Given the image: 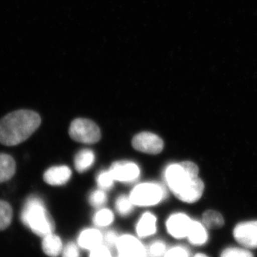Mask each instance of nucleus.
Instances as JSON below:
<instances>
[{
    "mask_svg": "<svg viewBox=\"0 0 257 257\" xmlns=\"http://www.w3.org/2000/svg\"><path fill=\"white\" fill-rule=\"evenodd\" d=\"M41 124V117L35 111L20 109L0 119V143L16 146L26 141Z\"/></svg>",
    "mask_w": 257,
    "mask_h": 257,
    "instance_id": "obj_1",
    "label": "nucleus"
},
{
    "mask_svg": "<svg viewBox=\"0 0 257 257\" xmlns=\"http://www.w3.org/2000/svg\"><path fill=\"white\" fill-rule=\"evenodd\" d=\"M20 219L23 224L34 234L41 237L55 231V221L42 199L35 196H32L27 199Z\"/></svg>",
    "mask_w": 257,
    "mask_h": 257,
    "instance_id": "obj_2",
    "label": "nucleus"
},
{
    "mask_svg": "<svg viewBox=\"0 0 257 257\" xmlns=\"http://www.w3.org/2000/svg\"><path fill=\"white\" fill-rule=\"evenodd\" d=\"M198 175L197 166L192 162L186 161L169 166L165 171V179L172 192L177 196L194 179L199 177Z\"/></svg>",
    "mask_w": 257,
    "mask_h": 257,
    "instance_id": "obj_3",
    "label": "nucleus"
},
{
    "mask_svg": "<svg viewBox=\"0 0 257 257\" xmlns=\"http://www.w3.org/2000/svg\"><path fill=\"white\" fill-rule=\"evenodd\" d=\"M165 197V188L156 183L139 184L133 189L130 196L134 205L140 207L156 205Z\"/></svg>",
    "mask_w": 257,
    "mask_h": 257,
    "instance_id": "obj_4",
    "label": "nucleus"
},
{
    "mask_svg": "<svg viewBox=\"0 0 257 257\" xmlns=\"http://www.w3.org/2000/svg\"><path fill=\"white\" fill-rule=\"evenodd\" d=\"M69 135L75 141L84 144L96 143L101 138L97 125L86 119L74 120L69 127Z\"/></svg>",
    "mask_w": 257,
    "mask_h": 257,
    "instance_id": "obj_5",
    "label": "nucleus"
},
{
    "mask_svg": "<svg viewBox=\"0 0 257 257\" xmlns=\"http://www.w3.org/2000/svg\"><path fill=\"white\" fill-rule=\"evenodd\" d=\"M114 249L117 257H148L147 246L137 235H119Z\"/></svg>",
    "mask_w": 257,
    "mask_h": 257,
    "instance_id": "obj_6",
    "label": "nucleus"
},
{
    "mask_svg": "<svg viewBox=\"0 0 257 257\" xmlns=\"http://www.w3.org/2000/svg\"><path fill=\"white\" fill-rule=\"evenodd\" d=\"M234 237L239 244L247 248H257V221H245L235 226Z\"/></svg>",
    "mask_w": 257,
    "mask_h": 257,
    "instance_id": "obj_7",
    "label": "nucleus"
},
{
    "mask_svg": "<svg viewBox=\"0 0 257 257\" xmlns=\"http://www.w3.org/2000/svg\"><path fill=\"white\" fill-rule=\"evenodd\" d=\"M192 222V219L185 214L176 213L167 219L166 228L171 236L175 239H182L187 237Z\"/></svg>",
    "mask_w": 257,
    "mask_h": 257,
    "instance_id": "obj_8",
    "label": "nucleus"
},
{
    "mask_svg": "<svg viewBox=\"0 0 257 257\" xmlns=\"http://www.w3.org/2000/svg\"><path fill=\"white\" fill-rule=\"evenodd\" d=\"M133 145L138 151L156 155L163 150L164 143L162 139L155 134L142 133L134 138Z\"/></svg>",
    "mask_w": 257,
    "mask_h": 257,
    "instance_id": "obj_9",
    "label": "nucleus"
},
{
    "mask_svg": "<svg viewBox=\"0 0 257 257\" xmlns=\"http://www.w3.org/2000/svg\"><path fill=\"white\" fill-rule=\"evenodd\" d=\"M109 172L114 180L122 182H133L139 178L140 168L136 164L130 162H115Z\"/></svg>",
    "mask_w": 257,
    "mask_h": 257,
    "instance_id": "obj_10",
    "label": "nucleus"
},
{
    "mask_svg": "<svg viewBox=\"0 0 257 257\" xmlns=\"http://www.w3.org/2000/svg\"><path fill=\"white\" fill-rule=\"evenodd\" d=\"M76 243L83 251L89 252L104 243V234L97 228H87L79 232Z\"/></svg>",
    "mask_w": 257,
    "mask_h": 257,
    "instance_id": "obj_11",
    "label": "nucleus"
},
{
    "mask_svg": "<svg viewBox=\"0 0 257 257\" xmlns=\"http://www.w3.org/2000/svg\"><path fill=\"white\" fill-rule=\"evenodd\" d=\"M157 231V217L150 212L142 215L136 225V234L140 239H147L156 234Z\"/></svg>",
    "mask_w": 257,
    "mask_h": 257,
    "instance_id": "obj_12",
    "label": "nucleus"
},
{
    "mask_svg": "<svg viewBox=\"0 0 257 257\" xmlns=\"http://www.w3.org/2000/svg\"><path fill=\"white\" fill-rule=\"evenodd\" d=\"M72 172L67 166L51 167L44 174V180L52 186H60L67 183L71 178Z\"/></svg>",
    "mask_w": 257,
    "mask_h": 257,
    "instance_id": "obj_13",
    "label": "nucleus"
},
{
    "mask_svg": "<svg viewBox=\"0 0 257 257\" xmlns=\"http://www.w3.org/2000/svg\"><path fill=\"white\" fill-rule=\"evenodd\" d=\"M204 189V182L202 179L197 177L176 197L184 202L194 203L202 197Z\"/></svg>",
    "mask_w": 257,
    "mask_h": 257,
    "instance_id": "obj_14",
    "label": "nucleus"
},
{
    "mask_svg": "<svg viewBox=\"0 0 257 257\" xmlns=\"http://www.w3.org/2000/svg\"><path fill=\"white\" fill-rule=\"evenodd\" d=\"M64 246L62 239L54 232L42 237V251L49 257L61 256Z\"/></svg>",
    "mask_w": 257,
    "mask_h": 257,
    "instance_id": "obj_15",
    "label": "nucleus"
},
{
    "mask_svg": "<svg viewBox=\"0 0 257 257\" xmlns=\"http://www.w3.org/2000/svg\"><path fill=\"white\" fill-rule=\"evenodd\" d=\"M187 238L194 246H202L207 243L208 234L204 225L199 221L192 220Z\"/></svg>",
    "mask_w": 257,
    "mask_h": 257,
    "instance_id": "obj_16",
    "label": "nucleus"
},
{
    "mask_svg": "<svg viewBox=\"0 0 257 257\" xmlns=\"http://www.w3.org/2000/svg\"><path fill=\"white\" fill-rule=\"evenodd\" d=\"M16 172V162L8 154L0 153V183L9 181Z\"/></svg>",
    "mask_w": 257,
    "mask_h": 257,
    "instance_id": "obj_17",
    "label": "nucleus"
},
{
    "mask_svg": "<svg viewBox=\"0 0 257 257\" xmlns=\"http://www.w3.org/2000/svg\"><path fill=\"white\" fill-rule=\"evenodd\" d=\"M95 160L94 152L90 150H83L76 155L74 165L79 172L87 171L92 167Z\"/></svg>",
    "mask_w": 257,
    "mask_h": 257,
    "instance_id": "obj_18",
    "label": "nucleus"
},
{
    "mask_svg": "<svg viewBox=\"0 0 257 257\" xmlns=\"http://www.w3.org/2000/svg\"><path fill=\"white\" fill-rule=\"evenodd\" d=\"M202 224L207 229H219L224 224V218L218 211L208 210L203 214Z\"/></svg>",
    "mask_w": 257,
    "mask_h": 257,
    "instance_id": "obj_19",
    "label": "nucleus"
},
{
    "mask_svg": "<svg viewBox=\"0 0 257 257\" xmlns=\"http://www.w3.org/2000/svg\"><path fill=\"white\" fill-rule=\"evenodd\" d=\"M114 214L108 209H101L93 216V222L97 227H107L114 222Z\"/></svg>",
    "mask_w": 257,
    "mask_h": 257,
    "instance_id": "obj_20",
    "label": "nucleus"
},
{
    "mask_svg": "<svg viewBox=\"0 0 257 257\" xmlns=\"http://www.w3.org/2000/svg\"><path fill=\"white\" fill-rule=\"evenodd\" d=\"M13 208L9 203L0 200V231L5 230L13 220Z\"/></svg>",
    "mask_w": 257,
    "mask_h": 257,
    "instance_id": "obj_21",
    "label": "nucleus"
},
{
    "mask_svg": "<svg viewBox=\"0 0 257 257\" xmlns=\"http://www.w3.org/2000/svg\"><path fill=\"white\" fill-rule=\"evenodd\" d=\"M168 248L165 241L155 240L147 246V255L150 257H163Z\"/></svg>",
    "mask_w": 257,
    "mask_h": 257,
    "instance_id": "obj_22",
    "label": "nucleus"
},
{
    "mask_svg": "<svg viewBox=\"0 0 257 257\" xmlns=\"http://www.w3.org/2000/svg\"><path fill=\"white\" fill-rule=\"evenodd\" d=\"M115 207L120 215L126 216L131 214L133 210L134 204L130 197L121 195L116 199Z\"/></svg>",
    "mask_w": 257,
    "mask_h": 257,
    "instance_id": "obj_23",
    "label": "nucleus"
},
{
    "mask_svg": "<svg viewBox=\"0 0 257 257\" xmlns=\"http://www.w3.org/2000/svg\"><path fill=\"white\" fill-rule=\"evenodd\" d=\"M220 257H253V255L246 248L230 247L224 249Z\"/></svg>",
    "mask_w": 257,
    "mask_h": 257,
    "instance_id": "obj_24",
    "label": "nucleus"
},
{
    "mask_svg": "<svg viewBox=\"0 0 257 257\" xmlns=\"http://www.w3.org/2000/svg\"><path fill=\"white\" fill-rule=\"evenodd\" d=\"M96 180H97L98 186L101 189L104 190V189H111L113 187L114 179L113 178L109 171H104L98 175Z\"/></svg>",
    "mask_w": 257,
    "mask_h": 257,
    "instance_id": "obj_25",
    "label": "nucleus"
},
{
    "mask_svg": "<svg viewBox=\"0 0 257 257\" xmlns=\"http://www.w3.org/2000/svg\"><path fill=\"white\" fill-rule=\"evenodd\" d=\"M81 249L78 245L74 241H69V242L64 244L63 250L61 253V257H82L81 254Z\"/></svg>",
    "mask_w": 257,
    "mask_h": 257,
    "instance_id": "obj_26",
    "label": "nucleus"
},
{
    "mask_svg": "<svg viewBox=\"0 0 257 257\" xmlns=\"http://www.w3.org/2000/svg\"><path fill=\"white\" fill-rule=\"evenodd\" d=\"M163 257H190L188 248L182 245H176L167 248Z\"/></svg>",
    "mask_w": 257,
    "mask_h": 257,
    "instance_id": "obj_27",
    "label": "nucleus"
},
{
    "mask_svg": "<svg viewBox=\"0 0 257 257\" xmlns=\"http://www.w3.org/2000/svg\"><path fill=\"white\" fill-rule=\"evenodd\" d=\"M106 202V195L104 191L96 190L91 194L89 197V202L94 207H100L104 205Z\"/></svg>",
    "mask_w": 257,
    "mask_h": 257,
    "instance_id": "obj_28",
    "label": "nucleus"
},
{
    "mask_svg": "<svg viewBox=\"0 0 257 257\" xmlns=\"http://www.w3.org/2000/svg\"><path fill=\"white\" fill-rule=\"evenodd\" d=\"M111 249L112 248L103 243L92 251H89L88 257H114Z\"/></svg>",
    "mask_w": 257,
    "mask_h": 257,
    "instance_id": "obj_29",
    "label": "nucleus"
},
{
    "mask_svg": "<svg viewBox=\"0 0 257 257\" xmlns=\"http://www.w3.org/2000/svg\"><path fill=\"white\" fill-rule=\"evenodd\" d=\"M119 234L114 230H108L104 233V243L111 248L115 247Z\"/></svg>",
    "mask_w": 257,
    "mask_h": 257,
    "instance_id": "obj_30",
    "label": "nucleus"
},
{
    "mask_svg": "<svg viewBox=\"0 0 257 257\" xmlns=\"http://www.w3.org/2000/svg\"><path fill=\"white\" fill-rule=\"evenodd\" d=\"M193 257H209V256H207V255H206V254H204V253H196V254L194 255V256Z\"/></svg>",
    "mask_w": 257,
    "mask_h": 257,
    "instance_id": "obj_31",
    "label": "nucleus"
}]
</instances>
